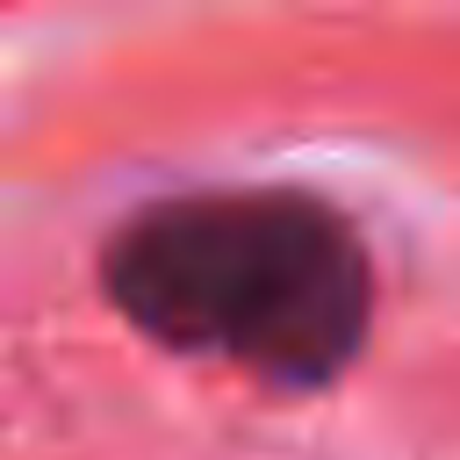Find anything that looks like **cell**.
<instances>
[{
	"instance_id": "1",
	"label": "cell",
	"mask_w": 460,
	"mask_h": 460,
	"mask_svg": "<svg viewBox=\"0 0 460 460\" xmlns=\"http://www.w3.org/2000/svg\"><path fill=\"white\" fill-rule=\"evenodd\" d=\"M108 309L172 359L237 367L259 388H331L381 302L359 223L288 180L180 187L137 201L101 237Z\"/></svg>"
}]
</instances>
